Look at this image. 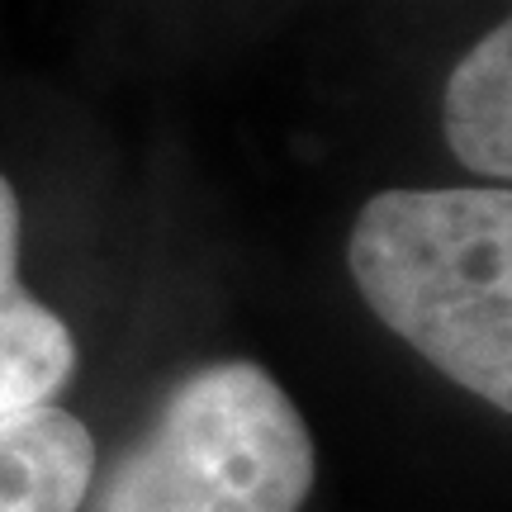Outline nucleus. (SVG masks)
Wrapping results in <instances>:
<instances>
[{
  "instance_id": "1",
  "label": "nucleus",
  "mask_w": 512,
  "mask_h": 512,
  "mask_svg": "<svg viewBox=\"0 0 512 512\" xmlns=\"http://www.w3.org/2000/svg\"><path fill=\"white\" fill-rule=\"evenodd\" d=\"M347 266L361 299L422 361L512 408V195L384 190L351 223Z\"/></svg>"
},
{
  "instance_id": "2",
  "label": "nucleus",
  "mask_w": 512,
  "mask_h": 512,
  "mask_svg": "<svg viewBox=\"0 0 512 512\" xmlns=\"http://www.w3.org/2000/svg\"><path fill=\"white\" fill-rule=\"evenodd\" d=\"M313 437L252 361L190 370L138 437L91 475L86 512H304Z\"/></svg>"
},
{
  "instance_id": "3",
  "label": "nucleus",
  "mask_w": 512,
  "mask_h": 512,
  "mask_svg": "<svg viewBox=\"0 0 512 512\" xmlns=\"http://www.w3.org/2000/svg\"><path fill=\"white\" fill-rule=\"evenodd\" d=\"M72 375V328L19 280V195L0 176V422L48 408Z\"/></svg>"
},
{
  "instance_id": "4",
  "label": "nucleus",
  "mask_w": 512,
  "mask_h": 512,
  "mask_svg": "<svg viewBox=\"0 0 512 512\" xmlns=\"http://www.w3.org/2000/svg\"><path fill=\"white\" fill-rule=\"evenodd\" d=\"M95 475V437L67 408L0 422V512H81Z\"/></svg>"
},
{
  "instance_id": "5",
  "label": "nucleus",
  "mask_w": 512,
  "mask_h": 512,
  "mask_svg": "<svg viewBox=\"0 0 512 512\" xmlns=\"http://www.w3.org/2000/svg\"><path fill=\"white\" fill-rule=\"evenodd\" d=\"M446 147L484 181L512 176V29L498 24L456 62L441 105Z\"/></svg>"
}]
</instances>
